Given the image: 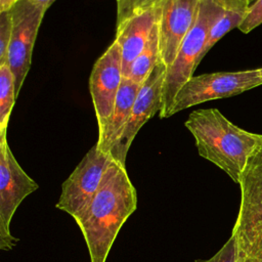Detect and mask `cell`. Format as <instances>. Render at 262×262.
Returning a JSON list of instances; mask_svg holds the SVG:
<instances>
[{"label": "cell", "instance_id": "6da1fadb", "mask_svg": "<svg viewBox=\"0 0 262 262\" xmlns=\"http://www.w3.org/2000/svg\"><path fill=\"white\" fill-rule=\"evenodd\" d=\"M137 208V192L126 167L112 160L101 184L74 220L79 226L90 262H106L119 231Z\"/></svg>", "mask_w": 262, "mask_h": 262}, {"label": "cell", "instance_id": "7a4b0ae2", "mask_svg": "<svg viewBox=\"0 0 262 262\" xmlns=\"http://www.w3.org/2000/svg\"><path fill=\"white\" fill-rule=\"evenodd\" d=\"M184 125L194 138L199 155L235 183L239 182L249 159L262 147V134L237 127L217 108L193 111Z\"/></svg>", "mask_w": 262, "mask_h": 262}, {"label": "cell", "instance_id": "3957f363", "mask_svg": "<svg viewBox=\"0 0 262 262\" xmlns=\"http://www.w3.org/2000/svg\"><path fill=\"white\" fill-rule=\"evenodd\" d=\"M238 184L241 205L231 233L237 262H262V147L249 159Z\"/></svg>", "mask_w": 262, "mask_h": 262}, {"label": "cell", "instance_id": "277c9868", "mask_svg": "<svg viewBox=\"0 0 262 262\" xmlns=\"http://www.w3.org/2000/svg\"><path fill=\"white\" fill-rule=\"evenodd\" d=\"M213 0H200L195 20L185 35L174 61L167 68L163 85L160 118L171 117L174 99L181 87L192 77L200 63L208 34L215 21L224 13Z\"/></svg>", "mask_w": 262, "mask_h": 262}, {"label": "cell", "instance_id": "5b68a950", "mask_svg": "<svg viewBox=\"0 0 262 262\" xmlns=\"http://www.w3.org/2000/svg\"><path fill=\"white\" fill-rule=\"evenodd\" d=\"M39 188L14 158L6 131L0 132V249L12 250L18 238L10 232L12 217L21 202Z\"/></svg>", "mask_w": 262, "mask_h": 262}, {"label": "cell", "instance_id": "8992f818", "mask_svg": "<svg viewBox=\"0 0 262 262\" xmlns=\"http://www.w3.org/2000/svg\"><path fill=\"white\" fill-rule=\"evenodd\" d=\"M260 85V69L192 76L178 91L171 116L203 102L241 94Z\"/></svg>", "mask_w": 262, "mask_h": 262}, {"label": "cell", "instance_id": "52a82bcc", "mask_svg": "<svg viewBox=\"0 0 262 262\" xmlns=\"http://www.w3.org/2000/svg\"><path fill=\"white\" fill-rule=\"evenodd\" d=\"M46 10L30 0H20L10 9L13 26L7 64L13 74L16 96L29 73L34 44Z\"/></svg>", "mask_w": 262, "mask_h": 262}, {"label": "cell", "instance_id": "ba28073f", "mask_svg": "<svg viewBox=\"0 0 262 262\" xmlns=\"http://www.w3.org/2000/svg\"><path fill=\"white\" fill-rule=\"evenodd\" d=\"M111 157L93 145L61 185L55 207L73 218L82 212L97 192Z\"/></svg>", "mask_w": 262, "mask_h": 262}, {"label": "cell", "instance_id": "9c48e42d", "mask_svg": "<svg viewBox=\"0 0 262 262\" xmlns=\"http://www.w3.org/2000/svg\"><path fill=\"white\" fill-rule=\"evenodd\" d=\"M166 71L167 67L160 60L141 84L130 117L110 151L111 159L123 167H126L128 150L138 131L157 113L160 114L162 110L163 85Z\"/></svg>", "mask_w": 262, "mask_h": 262}, {"label": "cell", "instance_id": "30bf717a", "mask_svg": "<svg viewBox=\"0 0 262 262\" xmlns=\"http://www.w3.org/2000/svg\"><path fill=\"white\" fill-rule=\"evenodd\" d=\"M123 79L121 50L114 41L95 61L89 78V90L98 127L112 114Z\"/></svg>", "mask_w": 262, "mask_h": 262}, {"label": "cell", "instance_id": "8fae6325", "mask_svg": "<svg viewBox=\"0 0 262 262\" xmlns=\"http://www.w3.org/2000/svg\"><path fill=\"white\" fill-rule=\"evenodd\" d=\"M200 0H163L159 18L161 60L168 68L192 27Z\"/></svg>", "mask_w": 262, "mask_h": 262}, {"label": "cell", "instance_id": "7c38bea8", "mask_svg": "<svg viewBox=\"0 0 262 262\" xmlns=\"http://www.w3.org/2000/svg\"><path fill=\"white\" fill-rule=\"evenodd\" d=\"M160 14L161 3L117 25L115 41L121 50L123 76L125 78L129 76L133 61L144 48L155 25L159 21Z\"/></svg>", "mask_w": 262, "mask_h": 262}, {"label": "cell", "instance_id": "4fadbf2b", "mask_svg": "<svg viewBox=\"0 0 262 262\" xmlns=\"http://www.w3.org/2000/svg\"><path fill=\"white\" fill-rule=\"evenodd\" d=\"M140 86L141 85L124 77L112 114L106 121L98 127V138L95 144L98 149L108 156L130 117Z\"/></svg>", "mask_w": 262, "mask_h": 262}, {"label": "cell", "instance_id": "5bb4252c", "mask_svg": "<svg viewBox=\"0 0 262 262\" xmlns=\"http://www.w3.org/2000/svg\"><path fill=\"white\" fill-rule=\"evenodd\" d=\"M160 60V33L158 21L155 25L144 48L133 61L127 78L141 85Z\"/></svg>", "mask_w": 262, "mask_h": 262}, {"label": "cell", "instance_id": "9a60e30c", "mask_svg": "<svg viewBox=\"0 0 262 262\" xmlns=\"http://www.w3.org/2000/svg\"><path fill=\"white\" fill-rule=\"evenodd\" d=\"M16 97L14 78L9 66L7 63L0 66V132L7 131Z\"/></svg>", "mask_w": 262, "mask_h": 262}, {"label": "cell", "instance_id": "2e32d148", "mask_svg": "<svg viewBox=\"0 0 262 262\" xmlns=\"http://www.w3.org/2000/svg\"><path fill=\"white\" fill-rule=\"evenodd\" d=\"M243 13H236L232 11L225 10L224 13L215 21L212 28L209 31L203 52L200 56V62L204 58V56L208 53V51L230 30L233 28H238L239 24L244 18Z\"/></svg>", "mask_w": 262, "mask_h": 262}, {"label": "cell", "instance_id": "e0dca14e", "mask_svg": "<svg viewBox=\"0 0 262 262\" xmlns=\"http://www.w3.org/2000/svg\"><path fill=\"white\" fill-rule=\"evenodd\" d=\"M163 0H117V25L134 14L159 5Z\"/></svg>", "mask_w": 262, "mask_h": 262}, {"label": "cell", "instance_id": "ac0fdd59", "mask_svg": "<svg viewBox=\"0 0 262 262\" xmlns=\"http://www.w3.org/2000/svg\"><path fill=\"white\" fill-rule=\"evenodd\" d=\"M12 15L11 11L0 12V66L7 63L8 48L12 35Z\"/></svg>", "mask_w": 262, "mask_h": 262}, {"label": "cell", "instance_id": "d6986e66", "mask_svg": "<svg viewBox=\"0 0 262 262\" xmlns=\"http://www.w3.org/2000/svg\"><path fill=\"white\" fill-rule=\"evenodd\" d=\"M262 24V0H256L251 4L244 15L238 28L243 33H249Z\"/></svg>", "mask_w": 262, "mask_h": 262}, {"label": "cell", "instance_id": "ffe728a7", "mask_svg": "<svg viewBox=\"0 0 262 262\" xmlns=\"http://www.w3.org/2000/svg\"><path fill=\"white\" fill-rule=\"evenodd\" d=\"M238 250L235 238L231 235L222 248L207 260H195L194 262H237Z\"/></svg>", "mask_w": 262, "mask_h": 262}, {"label": "cell", "instance_id": "44dd1931", "mask_svg": "<svg viewBox=\"0 0 262 262\" xmlns=\"http://www.w3.org/2000/svg\"><path fill=\"white\" fill-rule=\"evenodd\" d=\"M219 7L227 11L245 14L253 0H213ZM256 1V0H255Z\"/></svg>", "mask_w": 262, "mask_h": 262}, {"label": "cell", "instance_id": "7402d4cb", "mask_svg": "<svg viewBox=\"0 0 262 262\" xmlns=\"http://www.w3.org/2000/svg\"><path fill=\"white\" fill-rule=\"evenodd\" d=\"M20 0H0V12L10 10Z\"/></svg>", "mask_w": 262, "mask_h": 262}, {"label": "cell", "instance_id": "603a6c76", "mask_svg": "<svg viewBox=\"0 0 262 262\" xmlns=\"http://www.w3.org/2000/svg\"><path fill=\"white\" fill-rule=\"evenodd\" d=\"M32 3L40 6V7H43L45 9H48L51 4L55 1V0H30Z\"/></svg>", "mask_w": 262, "mask_h": 262}, {"label": "cell", "instance_id": "cb8c5ba5", "mask_svg": "<svg viewBox=\"0 0 262 262\" xmlns=\"http://www.w3.org/2000/svg\"><path fill=\"white\" fill-rule=\"evenodd\" d=\"M260 72H261V76H262V68H260Z\"/></svg>", "mask_w": 262, "mask_h": 262}]
</instances>
